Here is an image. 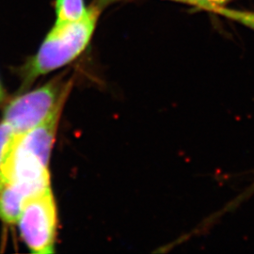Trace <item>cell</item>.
Here are the masks:
<instances>
[{
    "mask_svg": "<svg viewBox=\"0 0 254 254\" xmlns=\"http://www.w3.org/2000/svg\"><path fill=\"white\" fill-rule=\"evenodd\" d=\"M101 9L94 3L80 20L55 23L38 52L22 68L21 91L29 87L39 76L71 64L83 53L94 33Z\"/></svg>",
    "mask_w": 254,
    "mask_h": 254,
    "instance_id": "cell-1",
    "label": "cell"
},
{
    "mask_svg": "<svg viewBox=\"0 0 254 254\" xmlns=\"http://www.w3.org/2000/svg\"><path fill=\"white\" fill-rule=\"evenodd\" d=\"M70 90V82L53 80L26 92L5 108L3 122L8 124L16 135L25 134L45 122L55 109L65 103Z\"/></svg>",
    "mask_w": 254,
    "mask_h": 254,
    "instance_id": "cell-2",
    "label": "cell"
},
{
    "mask_svg": "<svg viewBox=\"0 0 254 254\" xmlns=\"http://www.w3.org/2000/svg\"><path fill=\"white\" fill-rule=\"evenodd\" d=\"M17 223L20 235L32 254H54L57 208L51 187L27 200Z\"/></svg>",
    "mask_w": 254,
    "mask_h": 254,
    "instance_id": "cell-3",
    "label": "cell"
},
{
    "mask_svg": "<svg viewBox=\"0 0 254 254\" xmlns=\"http://www.w3.org/2000/svg\"><path fill=\"white\" fill-rule=\"evenodd\" d=\"M36 194L27 185L7 182L0 191V219L7 224L17 223L25 203Z\"/></svg>",
    "mask_w": 254,
    "mask_h": 254,
    "instance_id": "cell-4",
    "label": "cell"
},
{
    "mask_svg": "<svg viewBox=\"0 0 254 254\" xmlns=\"http://www.w3.org/2000/svg\"><path fill=\"white\" fill-rule=\"evenodd\" d=\"M87 9L84 0H57L56 1V22L70 23L78 21L85 15Z\"/></svg>",
    "mask_w": 254,
    "mask_h": 254,
    "instance_id": "cell-5",
    "label": "cell"
},
{
    "mask_svg": "<svg viewBox=\"0 0 254 254\" xmlns=\"http://www.w3.org/2000/svg\"><path fill=\"white\" fill-rule=\"evenodd\" d=\"M16 136L17 135L8 124L3 121L0 123V179H5L6 181L7 178L4 174V167L14 146Z\"/></svg>",
    "mask_w": 254,
    "mask_h": 254,
    "instance_id": "cell-6",
    "label": "cell"
},
{
    "mask_svg": "<svg viewBox=\"0 0 254 254\" xmlns=\"http://www.w3.org/2000/svg\"><path fill=\"white\" fill-rule=\"evenodd\" d=\"M212 12L254 30V11L245 9H231L222 6L213 9Z\"/></svg>",
    "mask_w": 254,
    "mask_h": 254,
    "instance_id": "cell-7",
    "label": "cell"
},
{
    "mask_svg": "<svg viewBox=\"0 0 254 254\" xmlns=\"http://www.w3.org/2000/svg\"><path fill=\"white\" fill-rule=\"evenodd\" d=\"M254 194V181L249 186V188H247L245 190L243 191L238 197H236V199L232 200L230 203H228V206L224 210V212H230L234 209H236L239 204H241L243 201H245L247 199H249L252 195Z\"/></svg>",
    "mask_w": 254,
    "mask_h": 254,
    "instance_id": "cell-8",
    "label": "cell"
},
{
    "mask_svg": "<svg viewBox=\"0 0 254 254\" xmlns=\"http://www.w3.org/2000/svg\"><path fill=\"white\" fill-rule=\"evenodd\" d=\"M229 1L230 0H196L194 7L212 12L216 8L225 6Z\"/></svg>",
    "mask_w": 254,
    "mask_h": 254,
    "instance_id": "cell-9",
    "label": "cell"
},
{
    "mask_svg": "<svg viewBox=\"0 0 254 254\" xmlns=\"http://www.w3.org/2000/svg\"><path fill=\"white\" fill-rule=\"evenodd\" d=\"M117 1H120V0H96L95 3L98 6H100L101 8H103L105 6H108V5H110V4H112L114 2H117Z\"/></svg>",
    "mask_w": 254,
    "mask_h": 254,
    "instance_id": "cell-10",
    "label": "cell"
},
{
    "mask_svg": "<svg viewBox=\"0 0 254 254\" xmlns=\"http://www.w3.org/2000/svg\"><path fill=\"white\" fill-rule=\"evenodd\" d=\"M5 99H6V92H5V90H4V88H3V86L0 82V104H2L5 101Z\"/></svg>",
    "mask_w": 254,
    "mask_h": 254,
    "instance_id": "cell-11",
    "label": "cell"
},
{
    "mask_svg": "<svg viewBox=\"0 0 254 254\" xmlns=\"http://www.w3.org/2000/svg\"><path fill=\"white\" fill-rule=\"evenodd\" d=\"M173 1H176V2H181V3H185V4H189L191 6H195V2L196 0H173Z\"/></svg>",
    "mask_w": 254,
    "mask_h": 254,
    "instance_id": "cell-12",
    "label": "cell"
}]
</instances>
